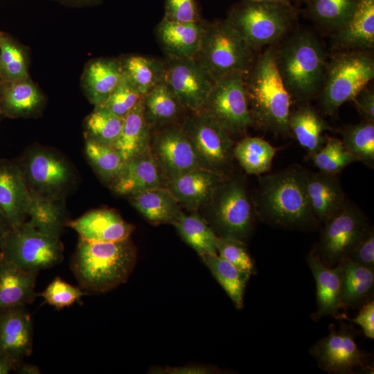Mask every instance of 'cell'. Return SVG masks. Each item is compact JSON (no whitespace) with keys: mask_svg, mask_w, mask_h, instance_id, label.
<instances>
[{"mask_svg":"<svg viewBox=\"0 0 374 374\" xmlns=\"http://www.w3.org/2000/svg\"><path fill=\"white\" fill-rule=\"evenodd\" d=\"M374 78V60L369 51L342 50L327 62L324 81L320 91L323 112L333 115L355 97Z\"/></svg>","mask_w":374,"mask_h":374,"instance_id":"cell-6","label":"cell"},{"mask_svg":"<svg viewBox=\"0 0 374 374\" xmlns=\"http://www.w3.org/2000/svg\"><path fill=\"white\" fill-rule=\"evenodd\" d=\"M86 155L103 181L112 184L121 174L125 161L117 150L112 147L87 139Z\"/></svg>","mask_w":374,"mask_h":374,"instance_id":"cell-42","label":"cell"},{"mask_svg":"<svg viewBox=\"0 0 374 374\" xmlns=\"http://www.w3.org/2000/svg\"><path fill=\"white\" fill-rule=\"evenodd\" d=\"M215 246L217 254L238 269L250 275L255 274L256 267L244 242L231 238L216 236Z\"/></svg>","mask_w":374,"mask_h":374,"instance_id":"cell-44","label":"cell"},{"mask_svg":"<svg viewBox=\"0 0 374 374\" xmlns=\"http://www.w3.org/2000/svg\"><path fill=\"white\" fill-rule=\"evenodd\" d=\"M309 157L320 172L336 175L348 166L359 161L340 139L330 136H327L324 145Z\"/></svg>","mask_w":374,"mask_h":374,"instance_id":"cell-41","label":"cell"},{"mask_svg":"<svg viewBox=\"0 0 374 374\" xmlns=\"http://www.w3.org/2000/svg\"><path fill=\"white\" fill-rule=\"evenodd\" d=\"M289 127L308 155L317 152L324 145L327 136L323 133L331 130L330 125L309 105H302L290 111Z\"/></svg>","mask_w":374,"mask_h":374,"instance_id":"cell-29","label":"cell"},{"mask_svg":"<svg viewBox=\"0 0 374 374\" xmlns=\"http://www.w3.org/2000/svg\"><path fill=\"white\" fill-rule=\"evenodd\" d=\"M120 61L123 75L143 96L163 82L164 61L139 55H127Z\"/></svg>","mask_w":374,"mask_h":374,"instance_id":"cell-34","label":"cell"},{"mask_svg":"<svg viewBox=\"0 0 374 374\" xmlns=\"http://www.w3.org/2000/svg\"><path fill=\"white\" fill-rule=\"evenodd\" d=\"M164 181L150 151L125 163L119 176L111 184L114 192L129 197L153 188Z\"/></svg>","mask_w":374,"mask_h":374,"instance_id":"cell-25","label":"cell"},{"mask_svg":"<svg viewBox=\"0 0 374 374\" xmlns=\"http://www.w3.org/2000/svg\"><path fill=\"white\" fill-rule=\"evenodd\" d=\"M64 3L73 5L88 4L97 2L98 0H57Z\"/></svg>","mask_w":374,"mask_h":374,"instance_id":"cell-55","label":"cell"},{"mask_svg":"<svg viewBox=\"0 0 374 374\" xmlns=\"http://www.w3.org/2000/svg\"><path fill=\"white\" fill-rule=\"evenodd\" d=\"M124 117L98 106L85 120L87 139L103 145H115L122 130Z\"/></svg>","mask_w":374,"mask_h":374,"instance_id":"cell-39","label":"cell"},{"mask_svg":"<svg viewBox=\"0 0 374 374\" xmlns=\"http://www.w3.org/2000/svg\"><path fill=\"white\" fill-rule=\"evenodd\" d=\"M244 82L254 125L274 134H290L292 99L278 73L272 48L254 60L244 75Z\"/></svg>","mask_w":374,"mask_h":374,"instance_id":"cell-4","label":"cell"},{"mask_svg":"<svg viewBox=\"0 0 374 374\" xmlns=\"http://www.w3.org/2000/svg\"><path fill=\"white\" fill-rule=\"evenodd\" d=\"M20 363L8 355L0 352V374H8L11 371H15Z\"/></svg>","mask_w":374,"mask_h":374,"instance_id":"cell-52","label":"cell"},{"mask_svg":"<svg viewBox=\"0 0 374 374\" xmlns=\"http://www.w3.org/2000/svg\"><path fill=\"white\" fill-rule=\"evenodd\" d=\"M339 320L352 321L362 328L363 332L368 339H374V301L371 300L360 307L355 318H349L345 314L340 317Z\"/></svg>","mask_w":374,"mask_h":374,"instance_id":"cell-49","label":"cell"},{"mask_svg":"<svg viewBox=\"0 0 374 374\" xmlns=\"http://www.w3.org/2000/svg\"><path fill=\"white\" fill-rule=\"evenodd\" d=\"M204 206L207 210L203 217L216 236L245 242L251 235L256 215L243 177L228 176Z\"/></svg>","mask_w":374,"mask_h":374,"instance_id":"cell-8","label":"cell"},{"mask_svg":"<svg viewBox=\"0 0 374 374\" xmlns=\"http://www.w3.org/2000/svg\"><path fill=\"white\" fill-rule=\"evenodd\" d=\"M136 262V250L130 238L116 242L80 239L71 269L85 292L104 293L125 283Z\"/></svg>","mask_w":374,"mask_h":374,"instance_id":"cell-3","label":"cell"},{"mask_svg":"<svg viewBox=\"0 0 374 374\" xmlns=\"http://www.w3.org/2000/svg\"><path fill=\"white\" fill-rule=\"evenodd\" d=\"M227 177L199 168L168 181L166 187L181 206L190 211H196L207 204Z\"/></svg>","mask_w":374,"mask_h":374,"instance_id":"cell-18","label":"cell"},{"mask_svg":"<svg viewBox=\"0 0 374 374\" xmlns=\"http://www.w3.org/2000/svg\"><path fill=\"white\" fill-rule=\"evenodd\" d=\"M37 273L24 270L0 257V311L26 306L35 300Z\"/></svg>","mask_w":374,"mask_h":374,"instance_id":"cell-26","label":"cell"},{"mask_svg":"<svg viewBox=\"0 0 374 374\" xmlns=\"http://www.w3.org/2000/svg\"><path fill=\"white\" fill-rule=\"evenodd\" d=\"M153 373H171V374H206L220 371L219 370L203 366H184L182 367L158 368L152 371Z\"/></svg>","mask_w":374,"mask_h":374,"instance_id":"cell-51","label":"cell"},{"mask_svg":"<svg viewBox=\"0 0 374 374\" xmlns=\"http://www.w3.org/2000/svg\"><path fill=\"white\" fill-rule=\"evenodd\" d=\"M339 51H369L374 47V0H358L346 22L335 31Z\"/></svg>","mask_w":374,"mask_h":374,"instance_id":"cell-24","label":"cell"},{"mask_svg":"<svg viewBox=\"0 0 374 374\" xmlns=\"http://www.w3.org/2000/svg\"><path fill=\"white\" fill-rule=\"evenodd\" d=\"M0 90L3 111L15 117L35 114L43 104V96L29 78L14 81H3Z\"/></svg>","mask_w":374,"mask_h":374,"instance_id":"cell-33","label":"cell"},{"mask_svg":"<svg viewBox=\"0 0 374 374\" xmlns=\"http://www.w3.org/2000/svg\"><path fill=\"white\" fill-rule=\"evenodd\" d=\"M307 170L292 166L258 176L251 197L256 216L270 226L286 230L313 231L319 226L307 192Z\"/></svg>","mask_w":374,"mask_h":374,"instance_id":"cell-1","label":"cell"},{"mask_svg":"<svg viewBox=\"0 0 374 374\" xmlns=\"http://www.w3.org/2000/svg\"><path fill=\"white\" fill-rule=\"evenodd\" d=\"M33 351V323L26 306L0 311V352L19 362Z\"/></svg>","mask_w":374,"mask_h":374,"instance_id":"cell-21","label":"cell"},{"mask_svg":"<svg viewBox=\"0 0 374 374\" xmlns=\"http://www.w3.org/2000/svg\"><path fill=\"white\" fill-rule=\"evenodd\" d=\"M204 111L229 134L244 133L254 126L247 101L244 75L233 74L215 81Z\"/></svg>","mask_w":374,"mask_h":374,"instance_id":"cell-13","label":"cell"},{"mask_svg":"<svg viewBox=\"0 0 374 374\" xmlns=\"http://www.w3.org/2000/svg\"><path fill=\"white\" fill-rule=\"evenodd\" d=\"M143 97L123 75L121 82L107 100L95 106L104 108L118 116L125 117L142 100Z\"/></svg>","mask_w":374,"mask_h":374,"instance_id":"cell-45","label":"cell"},{"mask_svg":"<svg viewBox=\"0 0 374 374\" xmlns=\"http://www.w3.org/2000/svg\"><path fill=\"white\" fill-rule=\"evenodd\" d=\"M308 265L313 274L317 287V312L314 321L332 316L337 319L344 309L341 301L342 265L326 266L312 249L307 256Z\"/></svg>","mask_w":374,"mask_h":374,"instance_id":"cell-17","label":"cell"},{"mask_svg":"<svg viewBox=\"0 0 374 374\" xmlns=\"http://www.w3.org/2000/svg\"><path fill=\"white\" fill-rule=\"evenodd\" d=\"M306 184L310 207L319 225L340 213L349 202L336 175L307 170Z\"/></svg>","mask_w":374,"mask_h":374,"instance_id":"cell-19","label":"cell"},{"mask_svg":"<svg viewBox=\"0 0 374 374\" xmlns=\"http://www.w3.org/2000/svg\"><path fill=\"white\" fill-rule=\"evenodd\" d=\"M22 172L26 181L44 193L62 189L71 178V172L66 161L57 154L45 150H37L29 154Z\"/></svg>","mask_w":374,"mask_h":374,"instance_id":"cell-22","label":"cell"},{"mask_svg":"<svg viewBox=\"0 0 374 374\" xmlns=\"http://www.w3.org/2000/svg\"><path fill=\"white\" fill-rule=\"evenodd\" d=\"M68 225L80 239L90 242H116L130 238L134 226L111 209L93 210L71 221Z\"/></svg>","mask_w":374,"mask_h":374,"instance_id":"cell-23","label":"cell"},{"mask_svg":"<svg viewBox=\"0 0 374 374\" xmlns=\"http://www.w3.org/2000/svg\"><path fill=\"white\" fill-rule=\"evenodd\" d=\"M205 26L202 19L181 22L163 18L155 28V36L167 58H195Z\"/></svg>","mask_w":374,"mask_h":374,"instance_id":"cell-20","label":"cell"},{"mask_svg":"<svg viewBox=\"0 0 374 374\" xmlns=\"http://www.w3.org/2000/svg\"><path fill=\"white\" fill-rule=\"evenodd\" d=\"M123 77L120 59H96L85 68L82 84L90 102L98 105L107 100Z\"/></svg>","mask_w":374,"mask_h":374,"instance_id":"cell-27","label":"cell"},{"mask_svg":"<svg viewBox=\"0 0 374 374\" xmlns=\"http://www.w3.org/2000/svg\"><path fill=\"white\" fill-rule=\"evenodd\" d=\"M253 53L226 19L206 24L195 59L215 82L233 74L244 75L254 62Z\"/></svg>","mask_w":374,"mask_h":374,"instance_id":"cell-7","label":"cell"},{"mask_svg":"<svg viewBox=\"0 0 374 374\" xmlns=\"http://www.w3.org/2000/svg\"><path fill=\"white\" fill-rule=\"evenodd\" d=\"M347 258L364 267L374 269V231L357 246Z\"/></svg>","mask_w":374,"mask_h":374,"instance_id":"cell-48","label":"cell"},{"mask_svg":"<svg viewBox=\"0 0 374 374\" xmlns=\"http://www.w3.org/2000/svg\"><path fill=\"white\" fill-rule=\"evenodd\" d=\"M226 20L254 52L290 34L296 12L292 6L280 2L242 0L231 8Z\"/></svg>","mask_w":374,"mask_h":374,"instance_id":"cell-5","label":"cell"},{"mask_svg":"<svg viewBox=\"0 0 374 374\" xmlns=\"http://www.w3.org/2000/svg\"><path fill=\"white\" fill-rule=\"evenodd\" d=\"M0 77L3 81L29 78L26 53L16 42L0 32Z\"/></svg>","mask_w":374,"mask_h":374,"instance_id":"cell-43","label":"cell"},{"mask_svg":"<svg viewBox=\"0 0 374 374\" xmlns=\"http://www.w3.org/2000/svg\"><path fill=\"white\" fill-rule=\"evenodd\" d=\"M133 206L153 224H173L182 212L181 205L166 188L159 186L130 197Z\"/></svg>","mask_w":374,"mask_h":374,"instance_id":"cell-30","label":"cell"},{"mask_svg":"<svg viewBox=\"0 0 374 374\" xmlns=\"http://www.w3.org/2000/svg\"><path fill=\"white\" fill-rule=\"evenodd\" d=\"M15 371L20 374H40L39 367L34 364L24 363L21 362L17 367Z\"/></svg>","mask_w":374,"mask_h":374,"instance_id":"cell-53","label":"cell"},{"mask_svg":"<svg viewBox=\"0 0 374 374\" xmlns=\"http://www.w3.org/2000/svg\"><path fill=\"white\" fill-rule=\"evenodd\" d=\"M329 329V334L310 349L323 371L331 374L373 371L371 354L358 346L352 328L341 322L339 329L335 324H330Z\"/></svg>","mask_w":374,"mask_h":374,"instance_id":"cell-12","label":"cell"},{"mask_svg":"<svg viewBox=\"0 0 374 374\" xmlns=\"http://www.w3.org/2000/svg\"><path fill=\"white\" fill-rule=\"evenodd\" d=\"M274 50V60L282 81L292 100L305 101L320 92L326 57L319 39L302 30L290 33Z\"/></svg>","mask_w":374,"mask_h":374,"instance_id":"cell-2","label":"cell"},{"mask_svg":"<svg viewBox=\"0 0 374 374\" xmlns=\"http://www.w3.org/2000/svg\"><path fill=\"white\" fill-rule=\"evenodd\" d=\"M341 141L346 149L364 165L374 167V123L363 121L349 125L341 132Z\"/></svg>","mask_w":374,"mask_h":374,"instance_id":"cell-40","label":"cell"},{"mask_svg":"<svg viewBox=\"0 0 374 374\" xmlns=\"http://www.w3.org/2000/svg\"><path fill=\"white\" fill-rule=\"evenodd\" d=\"M33 203V195L19 167L0 161V212L10 229L26 222Z\"/></svg>","mask_w":374,"mask_h":374,"instance_id":"cell-16","label":"cell"},{"mask_svg":"<svg viewBox=\"0 0 374 374\" xmlns=\"http://www.w3.org/2000/svg\"><path fill=\"white\" fill-rule=\"evenodd\" d=\"M323 224L312 250L328 267L342 262L373 229L366 215L350 201L340 213Z\"/></svg>","mask_w":374,"mask_h":374,"instance_id":"cell-11","label":"cell"},{"mask_svg":"<svg viewBox=\"0 0 374 374\" xmlns=\"http://www.w3.org/2000/svg\"><path fill=\"white\" fill-rule=\"evenodd\" d=\"M163 18L181 22L201 20L195 0H165Z\"/></svg>","mask_w":374,"mask_h":374,"instance_id":"cell-47","label":"cell"},{"mask_svg":"<svg viewBox=\"0 0 374 374\" xmlns=\"http://www.w3.org/2000/svg\"><path fill=\"white\" fill-rule=\"evenodd\" d=\"M253 1H276L280 2L286 5L292 6L290 0H250Z\"/></svg>","mask_w":374,"mask_h":374,"instance_id":"cell-56","label":"cell"},{"mask_svg":"<svg viewBox=\"0 0 374 374\" xmlns=\"http://www.w3.org/2000/svg\"><path fill=\"white\" fill-rule=\"evenodd\" d=\"M172 225L199 256L204 253H217L215 246L216 235L202 216L196 213L181 212Z\"/></svg>","mask_w":374,"mask_h":374,"instance_id":"cell-37","label":"cell"},{"mask_svg":"<svg viewBox=\"0 0 374 374\" xmlns=\"http://www.w3.org/2000/svg\"><path fill=\"white\" fill-rule=\"evenodd\" d=\"M358 0H308V14L321 26L334 31L341 27Z\"/></svg>","mask_w":374,"mask_h":374,"instance_id":"cell-38","label":"cell"},{"mask_svg":"<svg viewBox=\"0 0 374 374\" xmlns=\"http://www.w3.org/2000/svg\"><path fill=\"white\" fill-rule=\"evenodd\" d=\"M200 258L235 308L242 309L245 287L251 275L240 271L217 253H204Z\"/></svg>","mask_w":374,"mask_h":374,"instance_id":"cell-35","label":"cell"},{"mask_svg":"<svg viewBox=\"0 0 374 374\" xmlns=\"http://www.w3.org/2000/svg\"><path fill=\"white\" fill-rule=\"evenodd\" d=\"M190 140L200 168L229 176L233 157L230 134L204 110L191 112L181 125Z\"/></svg>","mask_w":374,"mask_h":374,"instance_id":"cell-10","label":"cell"},{"mask_svg":"<svg viewBox=\"0 0 374 374\" xmlns=\"http://www.w3.org/2000/svg\"><path fill=\"white\" fill-rule=\"evenodd\" d=\"M365 121L374 123V92L367 87L352 100Z\"/></svg>","mask_w":374,"mask_h":374,"instance_id":"cell-50","label":"cell"},{"mask_svg":"<svg viewBox=\"0 0 374 374\" xmlns=\"http://www.w3.org/2000/svg\"><path fill=\"white\" fill-rule=\"evenodd\" d=\"M142 104L145 118L151 130L174 125L184 110L164 82L145 93Z\"/></svg>","mask_w":374,"mask_h":374,"instance_id":"cell-32","label":"cell"},{"mask_svg":"<svg viewBox=\"0 0 374 374\" xmlns=\"http://www.w3.org/2000/svg\"><path fill=\"white\" fill-rule=\"evenodd\" d=\"M10 227L6 221L5 218L3 217V215L0 212V247L2 243V241L6 235V234L8 233V231L10 230Z\"/></svg>","mask_w":374,"mask_h":374,"instance_id":"cell-54","label":"cell"},{"mask_svg":"<svg viewBox=\"0 0 374 374\" xmlns=\"http://www.w3.org/2000/svg\"><path fill=\"white\" fill-rule=\"evenodd\" d=\"M151 136L141 100L124 117L121 132L114 148L126 163L150 151Z\"/></svg>","mask_w":374,"mask_h":374,"instance_id":"cell-28","label":"cell"},{"mask_svg":"<svg viewBox=\"0 0 374 374\" xmlns=\"http://www.w3.org/2000/svg\"><path fill=\"white\" fill-rule=\"evenodd\" d=\"M276 149L259 137H246L233 147V157L249 175H261L269 171Z\"/></svg>","mask_w":374,"mask_h":374,"instance_id":"cell-36","label":"cell"},{"mask_svg":"<svg viewBox=\"0 0 374 374\" xmlns=\"http://www.w3.org/2000/svg\"><path fill=\"white\" fill-rule=\"evenodd\" d=\"M294 1H305V2L307 3L308 0H294Z\"/></svg>","mask_w":374,"mask_h":374,"instance_id":"cell-57","label":"cell"},{"mask_svg":"<svg viewBox=\"0 0 374 374\" xmlns=\"http://www.w3.org/2000/svg\"><path fill=\"white\" fill-rule=\"evenodd\" d=\"M341 301L344 309L360 308L373 299L374 269L361 265L349 258L342 262Z\"/></svg>","mask_w":374,"mask_h":374,"instance_id":"cell-31","label":"cell"},{"mask_svg":"<svg viewBox=\"0 0 374 374\" xmlns=\"http://www.w3.org/2000/svg\"><path fill=\"white\" fill-rule=\"evenodd\" d=\"M87 294L82 288L73 286L57 276L37 295L49 305L60 310L80 302Z\"/></svg>","mask_w":374,"mask_h":374,"instance_id":"cell-46","label":"cell"},{"mask_svg":"<svg viewBox=\"0 0 374 374\" xmlns=\"http://www.w3.org/2000/svg\"><path fill=\"white\" fill-rule=\"evenodd\" d=\"M0 257L24 270L38 272L62 262L63 247L58 236L26 221L6 234Z\"/></svg>","mask_w":374,"mask_h":374,"instance_id":"cell-9","label":"cell"},{"mask_svg":"<svg viewBox=\"0 0 374 374\" xmlns=\"http://www.w3.org/2000/svg\"><path fill=\"white\" fill-rule=\"evenodd\" d=\"M151 136L150 152L166 181L200 168L193 145L181 126L157 130Z\"/></svg>","mask_w":374,"mask_h":374,"instance_id":"cell-15","label":"cell"},{"mask_svg":"<svg viewBox=\"0 0 374 374\" xmlns=\"http://www.w3.org/2000/svg\"><path fill=\"white\" fill-rule=\"evenodd\" d=\"M163 82L175 96L184 110H203L214 80L195 58L164 61Z\"/></svg>","mask_w":374,"mask_h":374,"instance_id":"cell-14","label":"cell"}]
</instances>
